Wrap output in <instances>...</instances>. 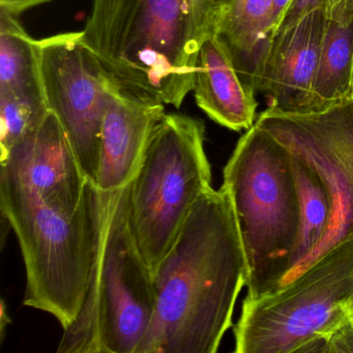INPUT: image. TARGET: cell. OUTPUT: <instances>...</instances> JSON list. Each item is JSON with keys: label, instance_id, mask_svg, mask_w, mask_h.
Listing matches in <instances>:
<instances>
[{"label": "cell", "instance_id": "cell-1", "mask_svg": "<svg viewBox=\"0 0 353 353\" xmlns=\"http://www.w3.org/2000/svg\"><path fill=\"white\" fill-rule=\"evenodd\" d=\"M247 279L232 202L212 188L154 274V317L136 353H216Z\"/></svg>", "mask_w": 353, "mask_h": 353}, {"label": "cell", "instance_id": "cell-2", "mask_svg": "<svg viewBox=\"0 0 353 353\" xmlns=\"http://www.w3.org/2000/svg\"><path fill=\"white\" fill-rule=\"evenodd\" d=\"M221 8L216 0H94L82 44L119 83L179 109Z\"/></svg>", "mask_w": 353, "mask_h": 353}, {"label": "cell", "instance_id": "cell-3", "mask_svg": "<svg viewBox=\"0 0 353 353\" xmlns=\"http://www.w3.org/2000/svg\"><path fill=\"white\" fill-rule=\"evenodd\" d=\"M223 179L247 258V296L258 299L280 288L292 270L301 232L292 154L254 123L237 142Z\"/></svg>", "mask_w": 353, "mask_h": 353}, {"label": "cell", "instance_id": "cell-4", "mask_svg": "<svg viewBox=\"0 0 353 353\" xmlns=\"http://www.w3.org/2000/svg\"><path fill=\"white\" fill-rule=\"evenodd\" d=\"M0 210L17 236L26 265L23 305L51 314L67 330L79 315L90 289L103 192L86 181L79 208L67 216L18 185L0 181Z\"/></svg>", "mask_w": 353, "mask_h": 353}, {"label": "cell", "instance_id": "cell-5", "mask_svg": "<svg viewBox=\"0 0 353 353\" xmlns=\"http://www.w3.org/2000/svg\"><path fill=\"white\" fill-rule=\"evenodd\" d=\"M130 185L103 192L96 260L79 315L59 353H136L154 317V276L129 222Z\"/></svg>", "mask_w": 353, "mask_h": 353}, {"label": "cell", "instance_id": "cell-6", "mask_svg": "<svg viewBox=\"0 0 353 353\" xmlns=\"http://www.w3.org/2000/svg\"><path fill=\"white\" fill-rule=\"evenodd\" d=\"M204 143L201 119L166 113L154 128L130 185V226L152 276L194 204L212 188Z\"/></svg>", "mask_w": 353, "mask_h": 353}, {"label": "cell", "instance_id": "cell-7", "mask_svg": "<svg viewBox=\"0 0 353 353\" xmlns=\"http://www.w3.org/2000/svg\"><path fill=\"white\" fill-rule=\"evenodd\" d=\"M352 313L353 233L274 292L245 297L234 352H320Z\"/></svg>", "mask_w": 353, "mask_h": 353}, {"label": "cell", "instance_id": "cell-8", "mask_svg": "<svg viewBox=\"0 0 353 353\" xmlns=\"http://www.w3.org/2000/svg\"><path fill=\"white\" fill-rule=\"evenodd\" d=\"M47 107L59 119L86 181L98 185L102 125L114 78L82 44L81 32L38 40Z\"/></svg>", "mask_w": 353, "mask_h": 353}, {"label": "cell", "instance_id": "cell-9", "mask_svg": "<svg viewBox=\"0 0 353 353\" xmlns=\"http://www.w3.org/2000/svg\"><path fill=\"white\" fill-rule=\"evenodd\" d=\"M327 28L325 7L312 10L276 30L258 55L247 82L270 100L268 108L309 113Z\"/></svg>", "mask_w": 353, "mask_h": 353}, {"label": "cell", "instance_id": "cell-10", "mask_svg": "<svg viewBox=\"0 0 353 353\" xmlns=\"http://www.w3.org/2000/svg\"><path fill=\"white\" fill-rule=\"evenodd\" d=\"M0 181L13 183L47 208L73 216L86 179L54 113L22 138L0 160Z\"/></svg>", "mask_w": 353, "mask_h": 353}, {"label": "cell", "instance_id": "cell-11", "mask_svg": "<svg viewBox=\"0 0 353 353\" xmlns=\"http://www.w3.org/2000/svg\"><path fill=\"white\" fill-rule=\"evenodd\" d=\"M166 105L156 97L113 81L102 125L98 187L123 189L133 181L150 136L166 114Z\"/></svg>", "mask_w": 353, "mask_h": 353}, {"label": "cell", "instance_id": "cell-12", "mask_svg": "<svg viewBox=\"0 0 353 353\" xmlns=\"http://www.w3.org/2000/svg\"><path fill=\"white\" fill-rule=\"evenodd\" d=\"M193 92L197 106L222 127L239 132L255 123V90L241 77L230 47L218 32L200 49Z\"/></svg>", "mask_w": 353, "mask_h": 353}, {"label": "cell", "instance_id": "cell-13", "mask_svg": "<svg viewBox=\"0 0 353 353\" xmlns=\"http://www.w3.org/2000/svg\"><path fill=\"white\" fill-rule=\"evenodd\" d=\"M325 10L327 28L310 112L324 110L352 94L353 0H332Z\"/></svg>", "mask_w": 353, "mask_h": 353}, {"label": "cell", "instance_id": "cell-14", "mask_svg": "<svg viewBox=\"0 0 353 353\" xmlns=\"http://www.w3.org/2000/svg\"><path fill=\"white\" fill-rule=\"evenodd\" d=\"M288 150L292 154L293 169L301 197V232L292 270L285 283L317 259L334 216L332 194L321 173L307 157Z\"/></svg>", "mask_w": 353, "mask_h": 353}, {"label": "cell", "instance_id": "cell-15", "mask_svg": "<svg viewBox=\"0 0 353 353\" xmlns=\"http://www.w3.org/2000/svg\"><path fill=\"white\" fill-rule=\"evenodd\" d=\"M272 16L274 0H229L221 8L218 34L230 47L245 82L272 36Z\"/></svg>", "mask_w": 353, "mask_h": 353}, {"label": "cell", "instance_id": "cell-16", "mask_svg": "<svg viewBox=\"0 0 353 353\" xmlns=\"http://www.w3.org/2000/svg\"><path fill=\"white\" fill-rule=\"evenodd\" d=\"M0 92L46 102L41 76L38 40L30 36L16 16L1 11Z\"/></svg>", "mask_w": 353, "mask_h": 353}, {"label": "cell", "instance_id": "cell-17", "mask_svg": "<svg viewBox=\"0 0 353 353\" xmlns=\"http://www.w3.org/2000/svg\"><path fill=\"white\" fill-rule=\"evenodd\" d=\"M289 114L330 154L353 197V94L322 111Z\"/></svg>", "mask_w": 353, "mask_h": 353}, {"label": "cell", "instance_id": "cell-18", "mask_svg": "<svg viewBox=\"0 0 353 353\" xmlns=\"http://www.w3.org/2000/svg\"><path fill=\"white\" fill-rule=\"evenodd\" d=\"M46 102L0 92V160L48 114Z\"/></svg>", "mask_w": 353, "mask_h": 353}, {"label": "cell", "instance_id": "cell-19", "mask_svg": "<svg viewBox=\"0 0 353 353\" xmlns=\"http://www.w3.org/2000/svg\"><path fill=\"white\" fill-rule=\"evenodd\" d=\"M321 353H353V313L322 341Z\"/></svg>", "mask_w": 353, "mask_h": 353}, {"label": "cell", "instance_id": "cell-20", "mask_svg": "<svg viewBox=\"0 0 353 353\" xmlns=\"http://www.w3.org/2000/svg\"><path fill=\"white\" fill-rule=\"evenodd\" d=\"M330 1L332 0H292L288 9L285 12L276 30L286 28L289 24L293 23L295 20L299 19L303 14L307 13L312 10L325 7Z\"/></svg>", "mask_w": 353, "mask_h": 353}, {"label": "cell", "instance_id": "cell-21", "mask_svg": "<svg viewBox=\"0 0 353 353\" xmlns=\"http://www.w3.org/2000/svg\"><path fill=\"white\" fill-rule=\"evenodd\" d=\"M51 1L52 0H0V11L18 17L32 8L39 7Z\"/></svg>", "mask_w": 353, "mask_h": 353}, {"label": "cell", "instance_id": "cell-22", "mask_svg": "<svg viewBox=\"0 0 353 353\" xmlns=\"http://www.w3.org/2000/svg\"><path fill=\"white\" fill-rule=\"evenodd\" d=\"M292 0H274V16H272V36L278 28L285 12L288 9ZM270 36V37H272Z\"/></svg>", "mask_w": 353, "mask_h": 353}, {"label": "cell", "instance_id": "cell-23", "mask_svg": "<svg viewBox=\"0 0 353 353\" xmlns=\"http://www.w3.org/2000/svg\"><path fill=\"white\" fill-rule=\"evenodd\" d=\"M0 314H1V316H0V336H1V341H3L5 338L6 326L11 323L9 314L7 313V305H6L5 301H1V312H0Z\"/></svg>", "mask_w": 353, "mask_h": 353}, {"label": "cell", "instance_id": "cell-24", "mask_svg": "<svg viewBox=\"0 0 353 353\" xmlns=\"http://www.w3.org/2000/svg\"><path fill=\"white\" fill-rule=\"evenodd\" d=\"M216 1L219 5L223 6L225 5V3H228L229 0H216Z\"/></svg>", "mask_w": 353, "mask_h": 353}, {"label": "cell", "instance_id": "cell-25", "mask_svg": "<svg viewBox=\"0 0 353 353\" xmlns=\"http://www.w3.org/2000/svg\"><path fill=\"white\" fill-rule=\"evenodd\" d=\"M352 94H353V84H352Z\"/></svg>", "mask_w": 353, "mask_h": 353}]
</instances>
